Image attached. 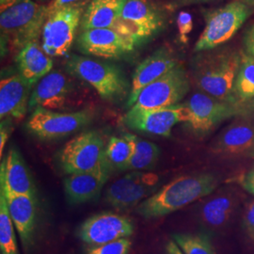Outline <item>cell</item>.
I'll list each match as a JSON object with an SVG mask.
<instances>
[{"label":"cell","instance_id":"1","mask_svg":"<svg viewBox=\"0 0 254 254\" xmlns=\"http://www.w3.org/2000/svg\"><path fill=\"white\" fill-rule=\"evenodd\" d=\"M218 185V178L210 173L178 177L140 202L136 213L147 219L165 217L208 196Z\"/></svg>","mask_w":254,"mask_h":254},{"label":"cell","instance_id":"2","mask_svg":"<svg viewBox=\"0 0 254 254\" xmlns=\"http://www.w3.org/2000/svg\"><path fill=\"white\" fill-rule=\"evenodd\" d=\"M48 14V6L32 0H21L1 11V41L5 50L18 53L27 44L39 42Z\"/></svg>","mask_w":254,"mask_h":254},{"label":"cell","instance_id":"3","mask_svg":"<svg viewBox=\"0 0 254 254\" xmlns=\"http://www.w3.org/2000/svg\"><path fill=\"white\" fill-rule=\"evenodd\" d=\"M66 70L91 85L104 100L118 102L130 94L131 85L123 71L113 64L72 55L66 63Z\"/></svg>","mask_w":254,"mask_h":254},{"label":"cell","instance_id":"4","mask_svg":"<svg viewBox=\"0 0 254 254\" xmlns=\"http://www.w3.org/2000/svg\"><path fill=\"white\" fill-rule=\"evenodd\" d=\"M241 58L236 52H221L201 57L194 70L197 87L211 96L236 102L232 95Z\"/></svg>","mask_w":254,"mask_h":254},{"label":"cell","instance_id":"5","mask_svg":"<svg viewBox=\"0 0 254 254\" xmlns=\"http://www.w3.org/2000/svg\"><path fill=\"white\" fill-rule=\"evenodd\" d=\"M104 139L96 131H87L69 140L59 153V163L66 174L111 168L106 158Z\"/></svg>","mask_w":254,"mask_h":254},{"label":"cell","instance_id":"6","mask_svg":"<svg viewBox=\"0 0 254 254\" xmlns=\"http://www.w3.org/2000/svg\"><path fill=\"white\" fill-rule=\"evenodd\" d=\"M252 11L253 8L242 0H236L209 13L205 27L195 45V51H207L227 42L242 27Z\"/></svg>","mask_w":254,"mask_h":254},{"label":"cell","instance_id":"7","mask_svg":"<svg viewBox=\"0 0 254 254\" xmlns=\"http://www.w3.org/2000/svg\"><path fill=\"white\" fill-rule=\"evenodd\" d=\"M84 13L83 5L73 4L48 14L43 34V49L50 57H64L73 45Z\"/></svg>","mask_w":254,"mask_h":254},{"label":"cell","instance_id":"8","mask_svg":"<svg viewBox=\"0 0 254 254\" xmlns=\"http://www.w3.org/2000/svg\"><path fill=\"white\" fill-rule=\"evenodd\" d=\"M93 118L89 109L70 113L56 112L51 109H33L27 123L29 133L42 140H54L70 136L88 126Z\"/></svg>","mask_w":254,"mask_h":254},{"label":"cell","instance_id":"9","mask_svg":"<svg viewBox=\"0 0 254 254\" xmlns=\"http://www.w3.org/2000/svg\"><path fill=\"white\" fill-rule=\"evenodd\" d=\"M190 88V81L188 73L178 64L140 91L136 103L131 108L157 109L173 107L187 95Z\"/></svg>","mask_w":254,"mask_h":254},{"label":"cell","instance_id":"10","mask_svg":"<svg viewBox=\"0 0 254 254\" xmlns=\"http://www.w3.org/2000/svg\"><path fill=\"white\" fill-rule=\"evenodd\" d=\"M162 26L160 12L149 0H127L113 28L137 46L155 34Z\"/></svg>","mask_w":254,"mask_h":254},{"label":"cell","instance_id":"11","mask_svg":"<svg viewBox=\"0 0 254 254\" xmlns=\"http://www.w3.org/2000/svg\"><path fill=\"white\" fill-rule=\"evenodd\" d=\"M158 183L159 177L155 173L132 171L110 184L105 200L109 205L120 210L136 207L154 194Z\"/></svg>","mask_w":254,"mask_h":254},{"label":"cell","instance_id":"12","mask_svg":"<svg viewBox=\"0 0 254 254\" xmlns=\"http://www.w3.org/2000/svg\"><path fill=\"white\" fill-rule=\"evenodd\" d=\"M190 111L186 104L157 109L130 108L124 116V124L132 130L155 136H170L179 123H189Z\"/></svg>","mask_w":254,"mask_h":254},{"label":"cell","instance_id":"13","mask_svg":"<svg viewBox=\"0 0 254 254\" xmlns=\"http://www.w3.org/2000/svg\"><path fill=\"white\" fill-rule=\"evenodd\" d=\"M134 234V224L130 218L112 212H103L87 218L78 230L82 242L99 246L127 238Z\"/></svg>","mask_w":254,"mask_h":254},{"label":"cell","instance_id":"14","mask_svg":"<svg viewBox=\"0 0 254 254\" xmlns=\"http://www.w3.org/2000/svg\"><path fill=\"white\" fill-rule=\"evenodd\" d=\"M235 103L220 100L205 92L194 93L186 103L190 111L188 124L194 132L206 134L219 123L236 114L237 107Z\"/></svg>","mask_w":254,"mask_h":254},{"label":"cell","instance_id":"15","mask_svg":"<svg viewBox=\"0 0 254 254\" xmlns=\"http://www.w3.org/2000/svg\"><path fill=\"white\" fill-rule=\"evenodd\" d=\"M77 47L83 54L120 59L133 52L136 46L114 28H91L82 30Z\"/></svg>","mask_w":254,"mask_h":254},{"label":"cell","instance_id":"16","mask_svg":"<svg viewBox=\"0 0 254 254\" xmlns=\"http://www.w3.org/2000/svg\"><path fill=\"white\" fill-rule=\"evenodd\" d=\"M177 65V59L173 52L167 48H160L146 58L143 62L138 64L133 74L127 107L131 108L136 103L139 92L145 87L170 72Z\"/></svg>","mask_w":254,"mask_h":254},{"label":"cell","instance_id":"17","mask_svg":"<svg viewBox=\"0 0 254 254\" xmlns=\"http://www.w3.org/2000/svg\"><path fill=\"white\" fill-rule=\"evenodd\" d=\"M72 86L66 75L51 71L38 82L29 98V109H63L69 103Z\"/></svg>","mask_w":254,"mask_h":254},{"label":"cell","instance_id":"18","mask_svg":"<svg viewBox=\"0 0 254 254\" xmlns=\"http://www.w3.org/2000/svg\"><path fill=\"white\" fill-rule=\"evenodd\" d=\"M0 190L4 193L36 196V187L25 160L15 148H11L1 163Z\"/></svg>","mask_w":254,"mask_h":254},{"label":"cell","instance_id":"19","mask_svg":"<svg viewBox=\"0 0 254 254\" xmlns=\"http://www.w3.org/2000/svg\"><path fill=\"white\" fill-rule=\"evenodd\" d=\"M31 85L21 73L10 75L0 82V118L21 121L29 109Z\"/></svg>","mask_w":254,"mask_h":254},{"label":"cell","instance_id":"20","mask_svg":"<svg viewBox=\"0 0 254 254\" xmlns=\"http://www.w3.org/2000/svg\"><path fill=\"white\" fill-rule=\"evenodd\" d=\"M111 168H102L88 173L68 174L64 179L66 197L72 204H81L94 199L109 181Z\"/></svg>","mask_w":254,"mask_h":254},{"label":"cell","instance_id":"21","mask_svg":"<svg viewBox=\"0 0 254 254\" xmlns=\"http://www.w3.org/2000/svg\"><path fill=\"white\" fill-rule=\"evenodd\" d=\"M4 195L8 201L9 214L14 227L19 234L22 244L27 251L32 245L36 230V199L33 196L27 195L9 193H4Z\"/></svg>","mask_w":254,"mask_h":254},{"label":"cell","instance_id":"22","mask_svg":"<svg viewBox=\"0 0 254 254\" xmlns=\"http://www.w3.org/2000/svg\"><path fill=\"white\" fill-rule=\"evenodd\" d=\"M16 63L19 72L31 86L37 84L53 68V61L46 54L39 42L29 43L17 55Z\"/></svg>","mask_w":254,"mask_h":254},{"label":"cell","instance_id":"23","mask_svg":"<svg viewBox=\"0 0 254 254\" xmlns=\"http://www.w3.org/2000/svg\"><path fill=\"white\" fill-rule=\"evenodd\" d=\"M254 150V126L236 123L227 127L213 147L214 153L222 155H242Z\"/></svg>","mask_w":254,"mask_h":254},{"label":"cell","instance_id":"24","mask_svg":"<svg viewBox=\"0 0 254 254\" xmlns=\"http://www.w3.org/2000/svg\"><path fill=\"white\" fill-rule=\"evenodd\" d=\"M239 201V196L235 191L221 192L213 196L200 208L201 222L211 229L224 227L234 217Z\"/></svg>","mask_w":254,"mask_h":254},{"label":"cell","instance_id":"25","mask_svg":"<svg viewBox=\"0 0 254 254\" xmlns=\"http://www.w3.org/2000/svg\"><path fill=\"white\" fill-rule=\"evenodd\" d=\"M127 0H91L82 15V30L113 28L121 17Z\"/></svg>","mask_w":254,"mask_h":254},{"label":"cell","instance_id":"26","mask_svg":"<svg viewBox=\"0 0 254 254\" xmlns=\"http://www.w3.org/2000/svg\"><path fill=\"white\" fill-rule=\"evenodd\" d=\"M134 149V141L130 133H124L122 136H111L105 150L106 158L111 169L127 171Z\"/></svg>","mask_w":254,"mask_h":254},{"label":"cell","instance_id":"27","mask_svg":"<svg viewBox=\"0 0 254 254\" xmlns=\"http://www.w3.org/2000/svg\"><path fill=\"white\" fill-rule=\"evenodd\" d=\"M134 141V154L128 164L127 171L147 172L152 170L157 163L160 155L158 146L134 134H131Z\"/></svg>","mask_w":254,"mask_h":254},{"label":"cell","instance_id":"28","mask_svg":"<svg viewBox=\"0 0 254 254\" xmlns=\"http://www.w3.org/2000/svg\"><path fill=\"white\" fill-rule=\"evenodd\" d=\"M234 91L239 101H247L254 97V58L245 55L236 74Z\"/></svg>","mask_w":254,"mask_h":254},{"label":"cell","instance_id":"29","mask_svg":"<svg viewBox=\"0 0 254 254\" xmlns=\"http://www.w3.org/2000/svg\"><path fill=\"white\" fill-rule=\"evenodd\" d=\"M0 250L1 254H9L17 251L14 224L9 214L8 201L0 191Z\"/></svg>","mask_w":254,"mask_h":254},{"label":"cell","instance_id":"30","mask_svg":"<svg viewBox=\"0 0 254 254\" xmlns=\"http://www.w3.org/2000/svg\"><path fill=\"white\" fill-rule=\"evenodd\" d=\"M173 239L184 254H216L207 236L193 234H176Z\"/></svg>","mask_w":254,"mask_h":254},{"label":"cell","instance_id":"31","mask_svg":"<svg viewBox=\"0 0 254 254\" xmlns=\"http://www.w3.org/2000/svg\"><path fill=\"white\" fill-rule=\"evenodd\" d=\"M132 245L129 237L121 238L118 240L99 246H91L87 254H128Z\"/></svg>","mask_w":254,"mask_h":254},{"label":"cell","instance_id":"32","mask_svg":"<svg viewBox=\"0 0 254 254\" xmlns=\"http://www.w3.org/2000/svg\"><path fill=\"white\" fill-rule=\"evenodd\" d=\"M177 26L179 30V39L182 44H188L189 34L193 28V19L188 11H181L177 17Z\"/></svg>","mask_w":254,"mask_h":254},{"label":"cell","instance_id":"33","mask_svg":"<svg viewBox=\"0 0 254 254\" xmlns=\"http://www.w3.org/2000/svg\"><path fill=\"white\" fill-rule=\"evenodd\" d=\"M243 227L247 236L254 241V200L248 202L244 209Z\"/></svg>","mask_w":254,"mask_h":254},{"label":"cell","instance_id":"34","mask_svg":"<svg viewBox=\"0 0 254 254\" xmlns=\"http://www.w3.org/2000/svg\"><path fill=\"white\" fill-rule=\"evenodd\" d=\"M240 185L247 192L254 196V166L241 178Z\"/></svg>","mask_w":254,"mask_h":254},{"label":"cell","instance_id":"35","mask_svg":"<svg viewBox=\"0 0 254 254\" xmlns=\"http://www.w3.org/2000/svg\"><path fill=\"white\" fill-rule=\"evenodd\" d=\"M11 132V128L7 125V120L1 123V129H0V156H3V151L6 146V143L9 139V134Z\"/></svg>","mask_w":254,"mask_h":254},{"label":"cell","instance_id":"36","mask_svg":"<svg viewBox=\"0 0 254 254\" xmlns=\"http://www.w3.org/2000/svg\"><path fill=\"white\" fill-rule=\"evenodd\" d=\"M244 44H245L247 55L254 58V26L248 31Z\"/></svg>","mask_w":254,"mask_h":254},{"label":"cell","instance_id":"37","mask_svg":"<svg viewBox=\"0 0 254 254\" xmlns=\"http://www.w3.org/2000/svg\"><path fill=\"white\" fill-rule=\"evenodd\" d=\"M77 1H79V0H52L50 5H48V11L50 13L60 8L76 4Z\"/></svg>","mask_w":254,"mask_h":254},{"label":"cell","instance_id":"38","mask_svg":"<svg viewBox=\"0 0 254 254\" xmlns=\"http://www.w3.org/2000/svg\"><path fill=\"white\" fill-rule=\"evenodd\" d=\"M166 254H184V253L176 242L173 239H171L166 245Z\"/></svg>","mask_w":254,"mask_h":254},{"label":"cell","instance_id":"39","mask_svg":"<svg viewBox=\"0 0 254 254\" xmlns=\"http://www.w3.org/2000/svg\"><path fill=\"white\" fill-rule=\"evenodd\" d=\"M19 1H21V0H0V10L4 11L5 9L18 3Z\"/></svg>","mask_w":254,"mask_h":254},{"label":"cell","instance_id":"40","mask_svg":"<svg viewBox=\"0 0 254 254\" xmlns=\"http://www.w3.org/2000/svg\"><path fill=\"white\" fill-rule=\"evenodd\" d=\"M247 5H249L250 7H252L253 9L254 8V0H242Z\"/></svg>","mask_w":254,"mask_h":254},{"label":"cell","instance_id":"41","mask_svg":"<svg viewBox=\"0 0 254 254\" xmlns=\"http://www.w3.org/2000/svg\"><path fill=\"white\" fill-rule=\"evenodd\" d=\"M18 254V252H13V253H9V254Z\"/></svg>","mask_w":254,"mask_h":254}]
</instances>
